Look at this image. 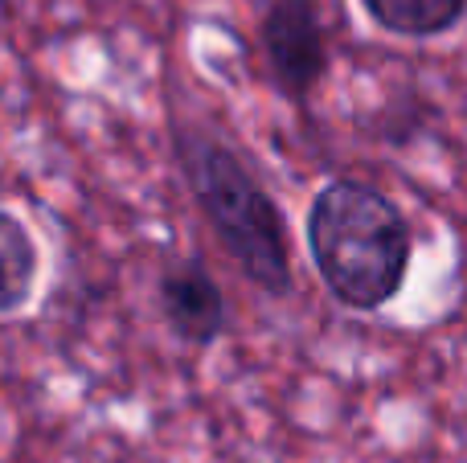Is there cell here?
I'll use <instances>...</instances> for the list:
<instances>
[{
  "instance_id": "obj_4",
  "label": "cell",
  "mask_w": 467,
  "mask_h": 463,
  "mask_svg": "<svg viewBox=\"0 0 467 463\" xmlns=\"http://www.w3.org/2000/svg\"><path fill=\"white\" fill-rule=\"evenodd\" d=\"M161 316L169 333L185 345H213L226 328V295L218 279L202 267L197 259L172 262L161 275Z\"/></svg>"
},
{
  "instance_id": "obj_1",
  "label": "cell",
  "mask_w": 467,
  "mask_h": 463,
  "mask_svg": "<svg viewBox=\"0 0 467 463\" xmlns=\"http://www.w3.org/2000/svg\"><path fill=\"white\" fill-rule=\"evenodd\" d=\"M307 251L332 300L378 312L402 292L414 238L406 213L365 180H332L307 210Z\"/></svg>"
},
{
  "instance_id": "obj_6",
  "label": "cell",
  "mask_w": 467,
  "mask_h": 463,
  "mask_svg": "<svg viewBox=\"0 0 467 463\" xmlns=\"http://www.w3.org/2000/svg\"><path fill=\"white\" fill-rule=\"evenodd\" d=\"M361 8L394 37H439L463 21L467 0H361Z\"/></svg>"
},
{
  "instance_id": "obj_5",
  "label": "cell",
  "mask_w": 467,
  "mask_h": 463,
  "mask_svg": "<svg viewBox=\"0 0 467 463\" xmlns=\"http://www.w3.org/2000/svg\"><path fill=\"white\" fill-rule=\"evenodd\" d=\"M41 275V251L33 230L13 210H0V316L29 308Z\"/></svg>"
},
{
  "instance_id": "obj_2",
  "label": "cell",
  "mask_w": 467,
  "mask_h": 463,
  "mask_svg": "<svg viewBox=\"0 0 467 463\" xmlns=\"http://www.w3.org/2000/svg\"><path fill=\"white\" fill-rule=\"evenodd\" d=\"M172 152H177V164L185 172L197 210L213 226L234 267L258 292L283 300L291 292V242L275 197L258 185V177L242 164V156L205 128L177 123Z\"/></svg>"
},
{
  "instance_id": "obj_3",
  "label": "cell",
  "mask_w": 467,
  "mask_h": 463,
  "mask_svg": "<svg viewBox=\"0 0 467 463\" xmlns=\"http://www.w3.org/2000/svg\"><path fill=\"white\" fill-rule=\"evenodd\" d=\"M275 87L287 98H307L328 70V41L316 0H271L258 25Z\"/></svg>"
}]
</instances>
